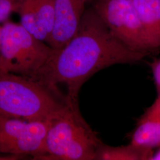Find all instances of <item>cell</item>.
Listing matches in <instances>:
<instances>
[{
  "label": "cell",
  "instance_id": "obj_1",
  "mask_svg": "<svg viewBox=\"0 0 160 160\" xmlns=\"http://www.w3.org/2000/svg\"><path fill=\"white\" fill-rule=\"evenodd\" d=\"M147 55L119 40L92 7L85 10L74 37L54 49L33 80L56 88L64 84L68 102L75 104L81 87L92 75L113 65L137 62Z\"/></svg>",
  "mask_w": 160,
  "mask_h": 160
},
{
  "label": "cell",
  "instance_id": "obj_2",
  "mask_svg": "<svg viewBox=\"0 0 160 160\" xmlns=\"http://www.w3.org/2000/svg\"><path fill=\"white\" fill-rule=\"evenodd\" d=\"M69 104L58 88L0 71V114L28 121L51 120Z\"/></svg>",
  "mask_w": 160,
  "mask_h": 160
},
{
  "label": "cell",
  "instance_id": "obj_3",
  "mask_svg": "<svg viewBox=\"0 0 160 160\" xmlns=\"http://www.w3.org/2000/svg\"><path fill=\"white\" fill-rule=\"evenodd\" d=\"M102 141L83 119L78 104L68 107L52 120L42 154L37 160H96Z\"/></svg>",
  "mask_w": 160,
  "mask_h": 160
},
{
  "label": "cell",
  "instance_id": "obj_4",
  "mask_svg": "<svg viewBox=\"0 0 160 160\" xmlns=\"http://www.w3.org/2000/svg\"><path fill=\"white\" fill-rule=\"evenodd\" d=\"M54 52L18 23L2 24L0 71L34 79Z\"/></svg>",
  "mask_w": 160,
  "mask_h": 160
},
{
  "label": "cell",
  "instance_id": "obj_5",
  "mask_svg": "<svg viewBox=\"0 0 160 160\" xmlns=\"http://www.w3.org/2000/svg\"><path fill=\"white\" fill-rule=\"evenodd\" d=\"M92 7L111 32L126 46L147 54L157 50L131 0H95Z\"/></svg>",
  "mask_w": 160,
  "mask_h": 160
},
{
  "label": "cell",
  "instance_id": "obj_6",
  "mask_svg": "<svg viewBox=\"0 0 160 160\" xmlns=\"http://www.w3.org/2000/svg\"><path fill=\"white\" fill-rule=\"evenodd\" d=\"M52 120L28 121L0 114V153L37 160L43 153Z\"/></svg>",
  "mask_w": 160,
  "mask_h": 160
},
{
  "label": "cell",
  "instance_id": "obj_7",
  "mask_svg": "<svg viewBox=\"0 0 160 160\" xmlns=\"http://www.w3.org/2000/svg\"><path fill=\"white\" fill-rule=\"evenodd\" d=\"M87 0H55V20L47 44L54 49L65 46L77 33Z\"/></svg>",
  "mask_w": 160,
  "mask_h": 160
},
{
  "label": "cell",
  "instance_id": "obj_8",
  "mask_svg": "<svg viewBox=\"0 0 160 160\" xmlns=\"http://www.w3.org/2000/svg\"><path fill=\"white\" fill-rule=\"evenodd\" d=\"M131 1L155 46L160 49V0Z\"/></svg>",
  "mask_w": 160,
  "mask_h": 160
},
{
  "label": "cell",
  "instance_id": "obj_9",
  "mask_svg": "<svg viewBox=\"0 0 160 160\" xmlns=\"http://www.w3.org/2000/svg\"><path fill=\"white\" fill-rule=\"evenodd\" d=\"M153 149L133 143L120 147H111L101 142L96 152L97 160H151Z\"/></svg>",
  "mask_w": 160,
  "mask_h": 160
},
{
  "label": "cell",
  "instance_id": "obj_10",
  "mask_svg": "<svg viewBox=\"0 0 160 160\" xmlns=\"http://www.w3.org/2000/svg\"><path fill=\"white\" fill-rule=\"evenodd\" d=\"M131 143L151 149L160 147V119L143 114L132 135Z\"/></svg>",
  "mask_w": 160,
  "mask_h": 160
},
{
  "label": "cell",
  "instance_id": "obj_11",
  "mask_svg": "<svg viewBox=\"0 0 160 160\" xmlns=\"http://www.w3.org/2000/svg\"><path fill=\"white\" fill-rule=\"evenodd\" d=\"M15 12L20 18V24L36 39L47 43L49 36L42 28L32 0H17Z\"/></svg>",
  "mask_w": 160,
  "mask_h": 160
},
{
  "label": "cell",
  "instance_id": "obj_12",
  "mask_svg": "<svg viewBox=\"0 0 160 160\" xmlns=\"http://www.w3.org/2000/svg\"><path fill=\"white\" fill-rule=\"evenodd\" d=\"M32 1L40 24L49 38L55 20V0Z\"/></svg>",
  "mask_w": 160,
  "mask_h": 160
},
{
  "label": "cell",
  "instance_id": "obj_13",
  "mask_svg": "<svg viewBox=\"0 0 160 160\" xmlns=\"http://www.w3.org/2000/svg\"><path fill=\"white\" fill-rule=\"evenodd\" d=\"M17 0H0V24L8 20L12 12H15Z\"/></svg>",
  "mask_w": 160,
  "mask_h": 160
},
{
  "label": "cell",
  "instance_id": "obj_14",
  "mask_svg": "<svg viewBox=\"0 0 160 160\" xmlns=\"http://www.w3.org/2000/svg\"><path fill=\"white\" fill-rule=\"evenodd\" d=\"M144 114L160 120V99L157 97L153 104L145 111Z\"/></svg>",
  "mask_w": 160,
  "mask_h": 160
},
{
  "label": "cell",
  "instance_id": "obj_15",
  "mask_svg": "<svg viewBox=\"0 0 160 160\" xmlns=\"http://www.w3.org/2000/svg\"><path fill=\"white\" fill-rule=\"evenodd\" d=\"M151 68L156 87H160V59H154L151 63Z\"/></svg>",
  "mask_w": 160,
  "mask_h": 160
},
{
  "label": "cell",
  "instance_id": "obj_16",
  "mask_svg": "<svg viewBox=\"0 0 160 160\" xmlns=\"http://www.w3.org/2000/svg\"><path fill=\"white\" fill-rule=\"evenodd\" d=\"M26 157L24 155H20L7 154L4 155L2 153H0V160H17L23 159Z\"/></svg>",
  "mask_w": 160,
  "mask_h": 160
},
{
  "label": "cell",
  "instance_id": "obj_17",
  "mask_svg": "<svg viewBox=\"0 0 160 160\" xmlns=\"http://www.w3.org/2000/svg\"><path fill=\"white\" fill-rule=\"evenodd\" d=\"M151 160H160V147L157 151L153 154Z\"/></svg>",
  "mask_w": 160,
  "mask_h": 160
},
{
  "label": "cell",
  "instance_id": "obj_18",
  "mask_svg": "<svg viewBox=\"0 0 160 160\" xmlns=\"http://www.w3.org/2000/svg\"><path fill=\"white\" fill-rule=\"evenodd\" d=\"M1 36H2V24H0V46L1 42Z\"/></svg>",
  "mask_w": 160,
  "mask_h": 160
},
{
  "label": "cell",
  "instance_id": "obj_19",
  "mask_svg": "<svg viewBox=\"0 0 160 160\" xmlns=\"http://www.w3.org/2000/svg\"><path fill=\"white\" fill-rule=\"evenodd\" d=\"M157 92H158V96H157V97H158V98H159L160 99V87H157Z\"/></svg>",
  "mask_w": 160,
  "mask_h": 160
},
{
  "label": "cell",
  "instance_id": "obj_20",
  "mask_svg": "<svg viewBox=\"0 0 160 160\" xmlns=\"http://www.w3.org/2000/svg\"><path fill=\"white\" fill-rule=\"evenodd\" d=\"M87 2H90V1H92L93 0H87Z\"/></svg>",
  "mask_w": 160,
  "mask_h": 160
}]
</instances>
